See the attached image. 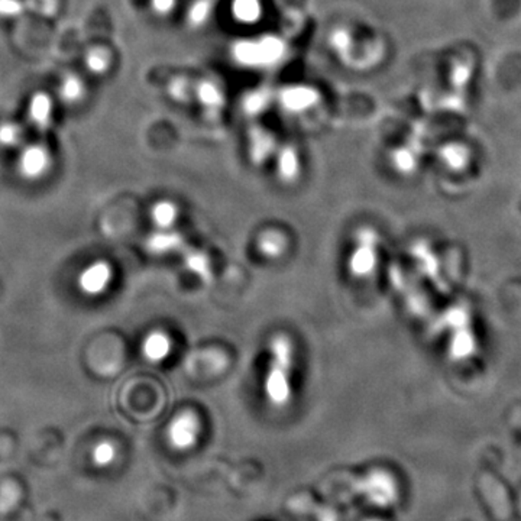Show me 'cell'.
Here are the masks:
<instances>
[{"label": "cell", "instance_id": "obj_1", "mask_svg": "<svg viewBox=\"0 0 521 521\" xmlns=\"http://www.w3.org/2000/svg\"><path fill=\"white\" fill-rule=\"evenodd\" d=\"M293 364V342L287 334H275L270 342V364L264 383L266 400L275 409H284L291 402Z\"/></svg>", "mask_w": 521, "mask_h": 521}, {"label": "cell", "instance_id": "obj_2", "mask_svg": "<svg viewBox=\"0 0 521 521\" xmlns=\"http://www.w3.org/2000/svg\"><path fill=\"white\" fill-rule=\"evenodd\" d=\"M378 233L369 226L358 229L353 249L348 259L349 274L353 278L371 277L378 263Z\"/></svg>", "mask_w": 521, "mask_h": 521}, {"label": "cell", "instance_id": "obj_3", "mask_svg": "<svg viewBox=\"0 0 521 521\" xmlns=\"http://www.w3.org/2000/svg\"><path fill=\"white\" fill-rule=\"evenodd\" d=\"M352 491L378 507H390L397 503L398 487L394 476L383 469H374L358 478L352 484Z\"/></svg>", "mask_w": 521, "mask_h": 521}, {"label": "cell", "instance_id": "obj_4", "mask_svg": "<svg viewBox=\"0 0 521 521\" xmlns=\"http://www.w3.org/2000/svg\"><path fill=\"white\" fill-rule=\"evenodd\" d=\"M202 433V421L193 410H186L177 414L167 428V439L177 450H188L199 442Z\"/></svg>", "mask_w": 521, "mask_h": 521}, {"label": "cell", "instance_id": "obj_5", "mask_svg": "<svg viewBox=\"0 0 521 521\" xmlns=\"http://www.w3.org/2000/svg\"><path fill=\"white\" fill-rule=\"evenodd\" d=\"M53 160L46 147L42 145H28L21 151L18 158L19 174L27 180H39L48 173Z\"/></svg>", "mask_w": 521, "mask_h": 521}, {"label": "cell", "instance_id": "obj_6", "mask_svg": "<svg viewBox=\"0 0 521 521\" xmlns=\"http://www.w3.org/2000/svg\"><path fill=\"white\" fill-rule=\"evenodd\" d=\"M112 277L113 271L109 264L98 261L82 271L79 278L80 290L87 296H99L108 290Z\"/></svg>", "mask_w": 521, "mask_h": 521}, {"label": "cell", "instance_id": "obj_7", "mask_svg": "<svg viewBox=\"0 0 521 521\" xmlns=\"http://www.w3.org/2000/svg\"><path fill=\"white\" fill-rule=\"evenodd\" d=\"M178 254H181L186 270L199 278L203 284L211 285L214 282L213 266L206 252L186 244Z\"/></svg>", "mask_w": 521, "mask_h": 521}, {"label": "cell", "instance_id": "obj_8", "mask_svg": "<svg viewBox=\"0 0 521 521\" xmlns=\"http://www.w3.org/2000/svg\"><path fill=\"white\" fill-rule=\"evenodd\" d=\"M54 117V101L51 96L38 91L32 94L30 103H28V119L30 125L38 131H48L49 126L53 124Z\"/></svg>", "mask_w": 521, "mask_h": 521}, {"label": "cell", "instance_id": "obj_9", "mask_svg": "<svg viewBox=\"0 0 521 521\" xmlns=\"http://www.w3.org/2000/svg\"><path fill=\"white\" fill-rule=\"evenodd\" d=\"M186 244L187 240L184 239L181 233L167 229V230L152 233L145 242V247L152 256H169L174 252H180L181 247Z\"/></svg>", "mask_w": 521, "mask_h": 521}, {"label": "cell", "instance_id": "obj_10", "mask_svg": "<svg viewBox=\"0 0 521 521\" xmlns=\"http://www.w3.org/2000/svg\"><path fill=\"white\" fill-rule=\"evenodd\" d=\"M171 349H173V342L162 330L151 332L143 342V357L154 364H160L167 360L171 353Z\"/></svg>", "mask_w": 521, "mask_h": 521}, {"label": "cell", "instance_id": "obj_11", "mask_svg": "<svg viewBox=\"0 0 521 521\" xmlns=\"http://www.w3.org/2000/svg\"><path fill=\"white\" fill-rule=\"evenodd\" d=\"M289 247V240L282 230L268 229L264 230L256 239V249L261 256L268 259H277L282 256Z\"/></svg>", "mask_w": 521, "mask_h": 521}, {"label": "cell", "instance_id": "obj_12", "mask_svg": "<svg viewBox=\"0 0 521 521\" xmlns=\"http://www.w3.org/2000/svg\"><path fill=\"white\" fill-rule=\"evenodd\" d=\"M263 13V0H232L230 4V15L242 25H254Z\"/></svg>", "mask_w": 521, "mask_h": 521}, {"label": "cell", "instance_id": "obj_13", "mask_svg": "<svg viewBox=\"0 0 521 521\" xmlns=\"http://www.w3.org/2000/svg\"><path fill=\"white\" fill-rule=\"evenodd\" d=\"M278 177L284 183H293L300 176V157L291 147L282 148L278 151L277 158Z\"/></svg>", "mask_w": 521, "mask_h": 521}, {"label": "cell", "instance_id": "obj_14", "mask_svg": "<svg viewBox=\"0 0 521 521\" xmlns=\"http://www.w3.org/2000/svg\"><path fill=\"white\" fill-rule=\"evenodd\" d=\"M316 101H317V93L308 87H291L282 93V103L289 110L300 112L315 106Z\"/></svg>", "mask_w": 521, "mask_h": 521}, {"label": "cell", "instance_id": "obj_15", "mask_svg": "<svg viewBox=\"0 0 521 521\" xmlns=\"http://www.w3.org/2000/svg\"><path fill=\"white\" fill-rule=\"evenodd\" d=\"M178 206L171 200H160L151 209V218L160 230H167L176 225L178 219Z\"/></svg>", "mask_w": 521, "mask_h": 521}, {"label": "cell", "instance_id": "obj_16", "mask_svg": "<svg viewBox=\"0 0 521 521\" xmlns=\"http://www.w3.org/2000/svg\"><path fill=\"white\" fill-rule=\"evenodd\" d=\"M84 94H86V84L80 79L79 75L68 74L61 80L60 86H58V96L67 105L79 103L84 98Z\"/></svg>", "mask_w": 521, "mask_h": 521}, {"label": "cell", "instance_id": "obj_17", "mask_svg": "<svg viewBox=\"0 0 521 521\" xmlns=\"http://www.w3.org/2000/svg\"><path fill=\"white\" fill-rule=\"evenodd\" d=\"M110 63H112L110 54L100 47L91 48L84 56V65H86L87 70L96 75L105 74L109 70Z\"/></svg>", "mask_w": 521, "mask_h": 521}, {"label": "cell", "instance_id": "obj_18", "mask_svg": "<svg viewBox=\"0 0 521 521\" xmlns=\"http://www.w3.org/2000/svg\"><path fill=\"white\" fill-rule=\"evenodd\" d=\"M274 152V143L268 135L256 136L251 143V158L254 164H264Z\"/></svg>", "mask_w": 521, "mask_h": 521}, {"label": "cell", "instance_id": "obj_19", "mask_svg": "<svg viewBox=\"0 0 521 521\" xmlns=\"http://www.w3.org/2000/svg\"><path fill=\"white\" fill-rule=\"evenodd\" d=\"M22 128L13 122L0 124V147L15 148L22 141Z\"/></svg>", "mask_w": 521, "mask_h": 521}, {"label": "cell", "instance_id": "obj_20", "mask_svg": "<svg viewBox=\"0 0 521 521\" xmlns=\"http://www.w3.org/2000/svg\"><path fill=\"white\" fill-rule=\"evenodd\" d=\"M25 11L21 0H0V18H16Z\"/></svg>", "mask_w": 521, "mask_h": 521}, {"label": "cell", "instance_id": "obj_21", "mask_svg": "<svg viewBox=\"0 0 521 521\" xmlns=\"http://www.w3.org/2000/svg\"><path fill=\"white\" fill-rule=\"evenodd\" d=\"M351 41H352V38L346 30H334V34L330 35L332 48L336 49L338 53L346 51L351 47Z\"/></svg>", "mask_w": 521, "mask_h": 521}, {"label": "cell", "instance_id": "obj_22", "mask_svg": "<svg viewBox=\"0 0 521 521\" xmlns=\"http://www.w3.org/2000/svg\"><path fill=\"white\" fill-rule=\"evenodd\" d=\"M113 457H115V447H113L112 443H100L94 450V459H96L99 465H108Z\"/></svg>", "mask_w": 521, "mask_h": 521}, {"label": "cell", "instance_id": "obj_23", "mask_svg": "<svg viewBox=\"0 0 521 521\" xmlns=\"http://www.w3.org/2000/svg\"><path fill=\"white\" fill-rule=\"evenodd\" d=\"M177 6V0H150L151 11L157 16H169L173 13Z\"/></svg>", "mask_w": 521, "mask_h": 521}, {"label": "cell", "instance_id": "obj_24", "mask_svg": "<svg viewBox=\"0 0 521 521\" xmlns=\"http://www.w3.org/2000/svg\"><path fill=\"white\" fill-rule=\"evenodd\" d=\"M200 98H202L203 103L212 105V103H218L221 94H219V89L214 86L213 82H204L200 87Z\"/></svg>", "mask_w": 521, "mask_h": 521}, {"label": "cell", "instance_id": "obj_25", "mask_svg": "<svg viewBox=\"0 0 521 521\" xmlns=\"http://www.w3.org/2000/svg\"><path fill=\"white\" fill-rule=\"evenodd\" d=\"M207 12H211V9L204 6L203 2H199V4H195V8H193V11L190 12L193 22H202V19L206 18Z\"/></svg>", "mask_w": 521, "mask_h": 521}, {"label": "cell", "instance_id": "obj_26", "mask_svg": "<svg viewBox=\"0 0 521 521\" xmlns=\"http://www.w3.org/2000/svg\"><path fill=\"white\" fill-rule=\"evenodd\" d=\"M368 521H381V520H368Z\"/></svg>", "mask_w": 521, "mask_h": 521}]
</instances>
